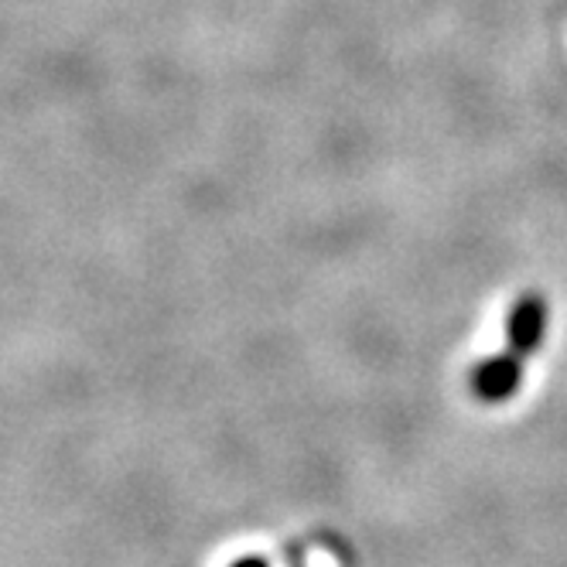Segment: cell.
<instances>
[{
	"mask_svg": "<svg viewBox=\"0 0 567 567\" xmlns=\"http://www.w3.org/2000/svg\"><path fill=\"white\" fill-rule=\"evenodd\" d=\"M233 567H267V560H260V557H243V560H236Z\"/></svg>",
	"mask_w": 567,
	"mask_h": 567,
	"instance_id": "obj_3",
	"label": "cell"
},
{
	"mask_svg": "<svg viewBox=\"0 0 567 567\" xmlns=\"http://www.w3.org/2000/svg\"><path fill=\"white\" fill-rule=\"evenodd\" d=\"M523 383V359H516L513 352H499L493 359H485L472 373V390L478 400L485 403H503L509 400Z\"/></svg>",
	"mask_w": 567,
	"mask_h": 567,
	"instance_id": "obj_2",
	"label": "cell"
},
{
	"mask_svg": "<svg viewBox=\"0 0 567 567\" xmlns=\"http://www.w3.org/2000/svg\"><path fill=\"white\" fill-rule=\"evenodd\" d=\"M547 332V301L540 295H523L516 298L509 318H506V352H513L516 359H530Z\"/></svg>",
	"mask_w": 567,
	"mask_h": 567,
	"instance_id": "obj_1",
	"label": "cell"
}]
</instances>
